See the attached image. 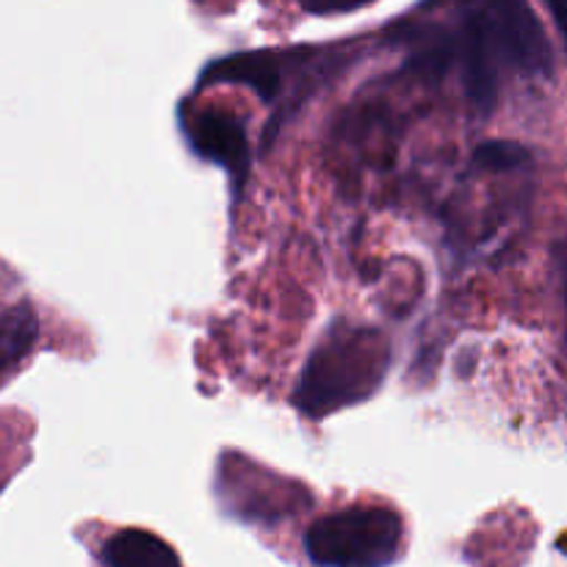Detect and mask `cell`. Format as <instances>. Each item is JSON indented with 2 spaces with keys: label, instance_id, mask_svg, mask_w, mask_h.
I'll return each mask as SVG.
<instances>
[{
  "label": "cell",
  "instance_id": "obj_7",
  "mask_svg": "<svg viewBox=\"0 0 567 567\" xmlns=\"http://www.w3.org/2000/svg\"><path fill=\"white\" fill-rule=\"evenodd\" d=\"M210 75L219 78V81H236L247 83L264 100H271L280 92V66L271 55L266 53H247V55H233L225 59L221 64H216L210 70Z\"/></svg>",
  "mask_w": 567,
  "mask_h": 567
},
{
  "label": "cell",
  "instance_id": "obj_8",
  "mask_svg": "<svg viewBox=\"0 0 567 567\" xmlns=\"http://www.w3.org/2000/svg\"><path fill=\"white\" fill-rule=\"evenodd\" d=\"M526 158H529V153L513 142H487L474 155L476 166H485V169H513V166L524 164Z\"/></svg>",
  "mask_w": 567,
  "mask_h": 567
},
{
  "label": "cell",
  "instance_id": "obj_5",
  "mask_svg": "<svg viewBox=\"0 0 567 567\" xmlns=\"http://www.w3.org/2000/svg\"><path fill=\"white\" fill-rule=\"evenodd\" d=\"M105 567H183L175 548L147 529H120L100 554Z\"/></svg>",
  "mask_w": 567,
  "mask_h": 567
},
{
  "label": "cell",
  "instance_id": "obj_9",
  "mask_svg": "<svg viewBox=\"0 0 567 567\" xmlns=\"http://www.w3.org/2000/svg\"><path fill=\"white\" fill-rule=\"evenodd\" d=\"M299 3L310 14H343V11L363 9V6L374 3V0H299Z\"/></svg>",
  "mask_w": 567,
  "mask_h": 567
},
{
  "label": "cell",
  "instance_id": "obj_4",
  "mask_svg": "<svg viewBox=\"0 0 567 567\" xmlns=\"http://www.w3.org/2000/svg\"><path fill=\"white\" fill-rule=\"evenodd\" d=\"M186 131L199 155H205L214 164H221L230 175H247L249 144L236 114L225 109H203L188 120Z\"/></svg>",
  "mask_w": 567,
  "mask_h": 567
},
{
  "label": "cell",
  "instance_id": "obj_10",
  "mask_svg": "<svg viewBox=\"0 0 567 567\" xmlns=\"http://www.w3.org/2000/svg\"><path fill=\"white\" fill-rule=\"evenodd\" d=\"M548 9H551L554 22H557L559 33H563L565 44H567V0H546Z\"/></svg>",
  "mask_w": 567,
  "mask_h": 567
},
{
  "label": "cell",
  "instance_id": "obj_6",
  "mask_svg": "<svg viewBox=\"0 0 567 567\" xmlns=\"http://www.w3.org/2000/svg\"><path fill=\"white\" fill-rule=\"evenodd\" d=\"M39 336V321L28 305L0 310V374L20 365L28 358Z\"/></svg>",
  "mask_w": 567,
  "mask_h": 567
},
{
  "label": "cell",
  "instance_id": "obj_3",
  "mask_svg": "<svg viewBox=\"0 0 567 567\" xmlns=\"http://www.w3.org/2000/svg\"><path fill=\"white\" fill-rule=\"evenodd\" d=\"M482 31L493 53L504 55L524 72L551 70V48H548L546 31L526 0H493Z\"/></svg>",
  "mask_w": 567,
  "mask_h": 567
},
{
  "label": "cell",
  "instance_id": "obj_2",
  "mask_svg": "<svg viewBox=\"0 0 567 567\" xmlns=\"http://www.w3.org/2000/svg\"><path fill=\"white\" fill-rule=\"evenodd\" d=\"M305 551L316 567H388L404 551V520L382 504H354L316 520Z\"/></svg>",
  "mask_w": 567,
  "mask_h": 567
},
{
  "label": "cell",
  "instance_id": "obj_1",
  "mask_svg": "<svg viewBox=\"0 0 567 567\" xmlns=\"http://www.w3.org/2000/svg\"><path fill=\"white\" fill-rule=\"evenodd\" d=\"M391 365V343L371 327H332L316 347L297 385V408L305 415L338 413L374 396Z\"/></svg>",
  "mask_w": 567,
  "mask_h": 567
}]
</instances>
